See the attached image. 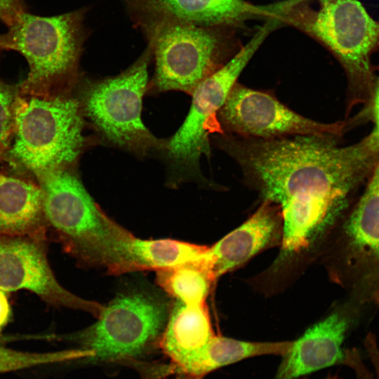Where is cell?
Segmentation results:
<instances>
[{
  "mask_svg": "<svg viewBox=\"0 0 379 379\" xmlns=\"http://www.w3.org/2000/svg\"><path fill=\"white\" fill-rule=\"evenodd\" d=\"M25 12V0H0V20L8 27L13 26Z\"/></svg>",
  "mask_w": 379,
  "mask_h": 379,
  "instance_id": "obj_24",
  "label": "cell"
},
{
  "mask_svg": "<svg viewBox=\"0 0 379 379\" xmlns=\"http://www.w3.org/2000/svg\"><path fill=\"white\" fill-rule=\"evenodd\" d=\"M293 341L249 342L215 335L196 358L188 374L202 378L222 366L262 355L283 356Z\"/></svg>",
  "mask_w": 379,
  "mask_h": 379,
  "instance_id": "obj_18",
  "label": "cell"
},
{
  "mask_svg": "<svg viewBox=\"0 0 379 379\" xmlns=\"http://www.w3.org/2000/svg\"><path fill=\"white\" fill-rule=\"evenodd\" d=\"M214 121L216 132L260 139L326 133L343 135L353 127L350 118L322 123L305 117L283 104L270 91L251 88L237 81Z\"/></svg>",
  "mask_w": 379,
  "mask_h": 379,
  "instance_id": "obj_11",
  "label": "cell"
},
{
  "mask_svg": "<svg viewBox=\"0 0 379 379\" xmlns=\"http://www.w3.org/2000/svg\"><path fill=\"white\" fill-rule=\"evenodd\" d=\"M48 227L63 249L84 265L109 274L132 272L135 236L109 218L68 167L39 178Z\"/></svg>",
  "mask_w": 379,
  "mask_h": 379,
  "instance_id": "obj_2",
  "label": "cell"
},
{
  "mask_svg": "<svg viewBox=\"0 0 379 379\" xmlns=\"http://www.w3.org/2000/svg\"><path fill=\"white\" fill-rule=\"evenodd\" d=\"M282 239L281 209L264 200L248 219L210 247L216 278L241 266L257 253L281 246Z\"/></svg>",
  "mask_w": 379,
  "mask_h": 379,
  "instance_id": "obj_14",
  "label": "cell"
},
{
  "mask_svg": "<svg viewBox=\"0 0 379 379\" xmlns=\"http://www.w3.org/2000/svg\"><path fill=\"white\" fill-rule=\"evenodd\" d=\"M15 101L9 89L0 83V157L8 148L13 132Z\"/></svg>",
  "mask_w": 379,
  "mask_h": 379,
  "instance_id": "obj_22",
  "label": "cell"
},
{
  "mask_svg": "<svg viewBox=\"0 0 379 379\" xmlns=\"http://www.w3.org/2000/svg\"><path fill=\"white\" fill-rule=\"evenodd\" d=\"M216 279L209 251L201 259L157 270L159 286L177 300L189 305L205 303Z\"/></svg>",
  "mask_w": 379,
  "mask_h": 379,
  "instance_id": "obj_19",
  "label": "cell"
},
{
  "mask_svg": "<svg viewBox=\"0 0 379 379\" xmlns=\"http://www.w3.org/2000/svg\"><path fill=\"white\" fill-rule=\"evenodd\" d=\"M40 185L0 174V234L47 241Z\"/></svg>",
  "mask_w": 379,
  "mask_h": 379,
  "instance_id": "obj_16",
  "label": "cell"
},
{
  "mask_svg": "<svg viewBox=\"0 0 379 379\" xmlns=\"http://www.w3.org/2000/svg\"><path fill=\"white\" fill-rule=\"evenodd\" d=\"M368 115L374 126L370 133L362 140L372 152L379 155V78L376 79Z\"/></svg>",
  "mask_w": 379,
  "mask_h": 379,
  "instance_id": "obj_23",
  "label": "cell"
},
{
  "mask_svg": "<svg viewBox=\"0 0 379 379\" xmlns=\"http://www.w3.org/2000/svg\"><path fill=\"white\" fill-rule=\"evenodd\" d=\"M374 302H375V304L378 306L379 307V288L377 291V293L375 294V299H374Z\"/></svg>",
  "mask_w": 379,
  "mask_h": 379,
  "instance_id": "obj_28",
  "label": "cell"
},
{
  "mask_svg": "<svg viewBox=\"0 0 379 379\" xmlns=\"http://www.w3.org/2000/svg\"><path fill=\"white\" fill-rule=\"evenodd\" d=\"M202 378L189 375L182 372H179L174 379H201Z\"/></svg>",
  "mask_w": 379,
  "mask_h": 379,
  "instance_id": "obj_27",
  "label": "cell"
},
{
  "mask_svg": "<svg viewBox=\"0 0 379 379\" xmlns=\"http://www.w3.org/2000/svg\"><path fill=\"white\" fill-rule=\"evenodd\" d=\"M326 379H335V378L333 377H328Z\"/></svg>",
  "mask_w": 379,
  "mask_h": 379,
  "instance_id": "obj_30",
  "label": "cell"
},
{
  "mask_svg": "<svg viewBox=\"0 0 379 379\" xmlns=\"http://www.w3.org/2000/svg\"><path fill=\"white\" fill-rule=\"evenodd\" d=\"M46 242L0 234V289L27 290L51 305L81 310L98 318L105 306L72 293L58 282L48 260Z\"/></svg>",
  "mask_w": 379,
  "mask_h": 379,
  "instance_id": "obj_12",
  "label": "cell"
},
{
  "mask_svg": "<svg viewBox=\"0 0 379 379\" xmlns=\"http://www.w3.org/2000/svg\"><path fill=\"white\" fill-rule=\"evenodd\" d=\"M368 180L331 234L328 265L333 281L368 304L379 288V162Z\"/></svg>",
  "mask_w": 379,
  "mask_h": 379,
  "instance_id": "obj_8",
  "label": "cell"
},
{
  "mask_svg": "<svg viewBox=\"0 0 379 379\" xmlns=\"http://www.w3.org/2000/svg\"><path fill=\"white\" fill-rule=\"evenodd\" d=\"M210 247L173 239L135 237L131 249L133 271L159 270L206 257Z\"/></svg>",
  "mask_w": 379,
  "mask_h": 379,
  "instance_id": "obj_20",
  "label": "cell"
},
{
  "mask_svg": "<svg viewBox=\"0 0 379 379\" xmlns=\"http://www.w3.org/2000/svg\"><path fill=\"white\" fill-rule=\"evenodd\" d=\"M80 102L63 96L18 98L14 106L11 157L38 178L69 167L83 149Z\"/></svg>",
  "mask_w": 379,
  "mask_h": 379,
  "instance_id": "obj_5",
  "label": "cell"
},
{
  "mask_svg": "<svg viewBox=\"0 0 379 379\" xmlns=\"http://www.w3.org/2000/svg\"><path fill=\"white\" fill-rule=\"evenodd\" d=\"M171 309L156 294L128 291L117 295L97 321L81 331L29 338L74 343L88 352V359H132L159 345Z\"/></svg>",
  "mask_w": 379,
  "mask_h": 379,
  "instance_id": "obj_7",
  "label": "cell"
},
{
  "mask_svg": "<svg viewBox=\"0 0 379 379\" xmlns=\"http://www.w3.org/2000/svg\"><path fill=\"white\" fill-rule=\"evenodd\" d=\"M4 44L2 41V35L0 34V51L4 50Z\"/></svg>",
  "mask_w": 379,
  "mask_h": 379,
  "instance_id": "obj_29",
  "label": "cell"
},
{
  "mask_svg": "<svg viewBox=\"0 0 379 379\" xmlns=\"http://www.w3.org/2000/svg\"><path fill=\"white\" fill-rule=\"evenodd\" d=\"M215 335L206 302L189 305L176 300L159 347L179 372L188 373Z\"/></svg>",
  "mask_w": 379,
  "mask_h": 379,
  "instance_id": "obj_15",
  "label": "cell"
},
{
  "mask_svg": "<svg viewBox=\"0 0 379 379\" xmlns=\"http://www.w3.org/2000/svg\"><path fill=\"white\" fill-rule=\"evenodd\" d=\"M86 12L82 8L51 17L25 12L2 34L4 50L19 52L29 64L23 90L44 95L74 81L88 36Z\"/></svg>",
  "mask_w": 379,
  "mask_h": 379,
  "instance_id": "obj_6",
  "label": "cell"
},
{
  "mask_svg": "<svg viewBox=\"0 0 379 379\" xmlns=\"http://www.w3.org/2000/svg\"><path fill=\"white\" fill-rule=\"evenodd\" d=\"M81 349L51 352H30L0 346V373L84 358Z\"/></svg>",
  "mask_w": 379,
  "mask_h": 379,
  "instance_id": "obj_21",
  "label": "cell"
},
{
  "mask_svg": "<svg viewBox=\"0 0 379 379\" xmlns=\"http://www.w3.org/2000/svg\"><path fill=\"white\" fill-rule=\"evenodd\" d=\"M181 19L196 25L222 27L254 18L270 19L273 6H257L245 0H155Z\"/></svg>",
  "mask_w": 379,
  "mask_h": 379,
  "instance_id": "obj_17",
  "label": "cell"
},
{
  "mask_svg": "<svg viewBox=\"0 0 379 379\" xmlns=\"http://www.w3.org/2000/svg\"><path fill=\"white\" fill-rule=\"evenodd\" d=\"M368 304L348 298L322 320L310 327L282 356L274 379H296L324 368L345 364L354 368L360 357L343 349L349 331L357 324Z\"/></svg>",
  "mask_w": 379,
  "mask_h": 379,
  "instance_id": "obj_13",
  "label": "cell"
},
{
  "mask_svg": "<svg viewBox=\"0 0 379 379\" xmlns=\"http://www.w3.org/2000/svg\"><path fill=\"white\" fill-rule=\"evenodd\" d=\"M276 23L269 20L223 67L193 91L190 111L165 145L168 159L195 178L206 180L200 171L202 156L210 157V124L213 121L233 85Z\"/></svg>",
  "mask_w": 379,
  "mask_h": 379,
  "instance_id": "obj_10",
  "label": "cell"
},
{
  "mask_svg": "<svg viewBox=\"0 0 379 379\" xmlns=\"http://www.w3.org/2000/svg\"><path fill=\"white\" fill-rule=\"evenodd\" d=\"M318 1L314 10L297 1L281 3L277 19L318 40L340 63L347 79V117L353 107L370 106L377 79L371 58L379 46V22L357 0Z\"/></svg>",
  "mask_w": 379,
  "mask_h": 379,
  "instance_id": "obj_4",
  "label": "cell"
},
{
  "mask_svg": "<svg viewBox=\"0 0 379 379\" xmlns=\"http://www.w3.org/2000/svg\"><path fill=\"white\" fill-rule=\"evenodd\" d=\"M364 346L372 364L375 376L369 377L368 379H379V346L376 338L373 333H369L366 335Z\"/></svg>",
  "mask_w": 379,
  "mask_h": 379,
  "instance_id": "obj_25",
  "label": "cell"
},
{
  "mask_svg": "<svg viewBox=\"0 0 379 379\" xmlns=\"http://www.w3.org/2000/svg\"><path fill=\"white\" fill-rule=\"evenodd\" d=\"M342 137L260 139L220 132L213 137L239 166L244 183L263 201L279 206L283 239L275 260L279 265L308 258L329 239L379 162L362 140L343 146Z\"/></svg>",
  "mask_w": 379,
  "mask_h": 379,
  "instance_id": "obj_1",
  "label": "cell"
},
{
  "mask_svg": "<svg viewBox=\"0 0 379 379\" xmlns=\"http://www.w3.org/2000/svg\"><path fill=\"white\" fill-rule=\"evenodd\" d=\"M152 55L147 46L124 72L88 84L80 103L83 115L107 140L139 154L160 146L141 119Z\"/></svg>",
  "mask_w": 379,
  "mask_h": 379,
  "instance_id": "obj_9",
  "label": "cell"
},
{
  "mask_svg": "<svg viewBox=\"0 0 379 379\" xmlns=\"http://www.w3.org/2000/svg\"><path fill=\"white\" fill-rule=\"evenodd\" d=\"M130 16L145 34L155 58L153 84L161 91L192 94L231 58L219 27L180 18L155 0H126Z\"/></svg>",
  "mask_w": 379,
  "mask_h": 379,
  "instance_id": "obj_3",
  "label": "cell"
},
{
  "mask_svg": "<svg viewBox=\"0 0 379 379\" xmlns=\"http://www.w3.org/2000/svg\"><path fill=\"white\" fill-rule=\"evenodd\" d=\"M11 316V307L4 291L0 289V333L8 323Z\"/></svg>",
  "mask_w": 379,
  "mask_h": 379,
  "instance_id": "obj_26",
  "label": "cell"
}]
</instances>
